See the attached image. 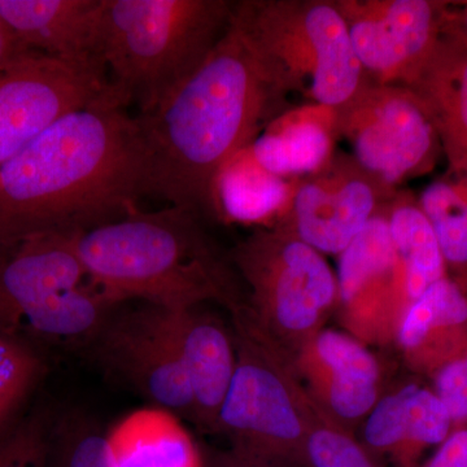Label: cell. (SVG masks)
<instances>
[{"label":"cell","instance_id":"6da1fadb","mask_svg":"<svg viewBox=\"0 0 467 467\" xmlns=\"http://www.w3.org/2000/svg\"><path fill=\"white\" fill-rule=\"evenodd\" d=\"M142 196L137 122L109 88L0 167V244L88 232L138 211Z\"/></svg>","mask_w":467,"mask_h":467},{"label":"cell","instance_id":"7a4b0ae2","mask_svg":"<svg viewBox=\"0 0 467 467\" xmlns=\"http://www.w3.org/2000/svg\"><path fill=\"white\" fill-rule=\"evenodd\" d=\"M287 97L229 23L187 81L155 109L134 117L146 196L214 213L217 174L287 110Z\"/></svg>","mask_w":467,"mask_h":467},{"label":"cell","instance_id":"3957f363","mask_svg":"<svg viewBox=\"0 0 467 467\" xmlns=\"http://www.w3.org/2000/svg\"><path fill=\"white\" fill-rule=\"evenodd\" d=\"M198 218L173 205L150 213L138 209L78 234L79 259L91 281L124 303L178 310L214 300L235 312L243 306Z\"/></svg>","mask_w":467,"mask_h":467},{"label":"cell","instance_id":"277c9868","mask_svg":"<svg viewBox=\"0 0 467 467\" xmlns=\"http://www.w3.org/2000/svg\"><path fill=\"white\" fill-rule=\"evenodd\" d=\"M226 0H101L98 55L126 109L149 113L204 63L230 23Z\"/></svg>","mask_w":467,"mask_h":467},{"label":"cell","instance_id":"5b68a950","mask_svg":"<svg viewBox=\"0 0 467 467\" xmlns=\"http://www.w3.org/2000/svg\"><path fill=\"white\" fill-rule=\"evenodd\" d=\"M230 24L285 95L337 109L370 82L335 0L233 2Z\"/></svg>","mask_w":467,"mask_h":467},{"label":"cell","instance_id":"8992f818","mask_svg":"<svg viewBox=\"0 0 467 467\" xmlns=\"http://www.w3.org/2000/svg\"><path fill=\"white\" fill-rule=\"evenodd\" d=\"M236 367L218 416V434L244 451L291 467H308L306 442L324 410L299 382L294 364L254 324L233 312Z\"/></svg>","mask_w":467,"mask_h":467},{"label":"cell","instance_id":"52a82bcc","mask_svg":"<svg viewBox=\"0 0 467 467\" xmlns=\"http://www.w3.org/2000/svg\"><path fill=\"white\" fill-rule=\"evenodd\" d=\"M233 261L250 285L245 312L292 361L337 303V275L285 221L259 227L234 250Z\"/></svg>","mask_w":467,"mask_h":467},{"label":"cell","instance_id":"ba28073f","mask_svg":"<svg viewBox=\"0 0 467 467\" xmlns=\"http://www.w3.org/2000/svg\"><path fill=\"white\" fill-rule=\"evenodd\" d=\"M337 112V138L356 162L386 186L430 173L442 153L431 113L416 91L368 82Z\"/></svg>","mask_w":467,"mask_h":467},{"label":"cell","instance_id":"9c48e42d","mask_svg":"<svg viewBox=\"0 0 467 467\" xmlns=\"http://www.w3.org/2000/svg\"><path fill=\"white\" fill-rule=\"evenodd\" d=\"M88 344L107 370L152 407L195 422L192 387L161 306H119Z\"/></svg>","mask_w":467,"mask_h":467},{"label":"cell","instance_id":"30bf717a","mask_svg":"<svg viewBox=\"0 0 467 467\" xmlns=\"http://www.w3.org/2000/svg\"><path fill=\"white\" fill-rule=\"evenodd\" d=\"M368 81L408 86L447 24L448 2L335 0Z\"/></svg>","mask_w":467,"mask_h":467},{"label":"cell","instance_id":"8fae6325","mask_svg":"<svg viewBox=\"0 0 467 467\" xmlns=\"http://www.w3.org/2000/svg\"><path fill=\"white\" fill-rule=\"evenodd\" d=\"M106 73L32 55L0 72V167L61 117L109 90Z\"/></svg>","mask_w":467,"mask_h":467},{"label":"cell","instance_id":"7c38bea8","mask_svg":"<svg viewBox=\"0 0 467 467\" xmlns=\"http://www.w3.org/2000/svg\"><path fill=\"white\" fill-rule=\"evenodd\" d=\"M396 193L352 155L335 152L324 169L301 178L284 221L310 247L339 254Z\"/></svg>","mask_w":467,"mask_h":467},{"label":"cell","instance_id":"4fadbf2b","mask_svg":"<svg viewBox=\"0 0 467 467\" xmlns=\"http://www.w3.org/2000/svg\"><path fill=\"white\" fill-rule=\"evenodd\" d=\"M389 204L339 254L337 301L344 306L347 324L359 337L386 327L408 304L404 273L389 230Z\"/></svg>","mask_w":467,"mask_h":467},{"label":"cell","instance_id":"5bb4252c","mask_svg":"<svg viewBox=\"0 0 467 467\" xmlns=\"http://www.w3.org/2000/svg\"><path fill=\"white\" fill-rule=\"evenodd\" d=\"M292 364L316 404L347 429L368 417L380 399L376 356L348 334L322 328Z\"/></svg>","mask_w":467,"mask_h":467},{"label":"cell","instance_id":"9a60e30c","mask_svg":"<svg viewBox=\"0 0 467 467\" xmlns=\"http://www.w3.org/2000/svg\"><path fill=\"white\" fill-rule=\"evenodd\" d=\"M162 313L192 387L193 423L217 432L221 407L235 373L234 335L202 306L178 310L162 308Z\"/></svg>","mask_w":467,"mask_h":467},{"label":"cell","instance_id":"2e32d148","mask_svg":"<svg viewBox=\"0 0 467 467\" xmlns=\"http://www.w3.org/2000/svg\"><path fill=\"white\" fill-rule=\"evenodd\" d=\"M451 422L434 389L409 383L378 400L362 427V444L393 467H420L430 448H438Z\"/></svg>","mask_w":467,"mask_h":467},{"label":"cell","instance_id":"e0dca14e","mask_svg":"<svg viewBox=\"0 0 467 467\" xmlns=\"http://www.w3.org/2000/svg\"><path fill=\"white\" fill-rule=\"evenodd\" d=\"M101 0H0V16L27 50L106 73L98 55Z\"/></svg>","mask_w":467,"mask_h":467},{"label":"cell","instance_id":"ac0fdd59","mask_svg":"<svg viewBox=\"0 0 467 467\" xmlns=\"http://www.w3.org/2000/svg\"><path fill=\"white\" fill-rule=\"evenodd\" d=\"M405 364L434 378L467 355V288L447 275L432 285L402 315L395 334Z\"/></svg>","mask_w":467,"mask_h":467},{"label":"cell","instance_id":"d6986e66","mask_svg":"<svg viewBox=\"0 0 467 467\" xmlns=\"http://www.w3.org/2000/svg\"><path fill=\"white\" fill-rule=\"evenodd\" d=\"M407 88L434 119L448 175L467 181V43L445 24L426 63Z\"/></svg>","mask_w":467,"mask_h":467},{"label":"cell","instance_id":"ffe728a7","mask_svg":"<svg viewBox=\"0 0 467 467\" xmlns=\"http://www.w3.org/2000/svg\"><path fill=\"white\" fill-rule=\"evenodd\" d=\"M337 140L334 109L306 104L288 109L264 129L250 149L257 162L287 180H301L324 169Z\"/></svg>","mask_w":467,"mask_h":467},{"label":"cell","instance_id":"44dd1931","mask_svg":"<svg viewBox=\"0 0 467 467\" xmlns=\"http://www.w3.org/2000/svg\"><path fill=\"white\" fill-rule=\"evenodd\" d=\"M300 180H287L261 167L250 149L223 165L213 186L214 213L230 223L272 227L291 211Z\"/></svg>","mask_w":467,"mask_h":467},{"label":"cell","instance_id":"7402d4cb","mask_svg":"<svg viewBox=\"0 0 467 467\" xmlns=\"http://www.w3.org/2000/svg\"><path fill=\"white\" fill-rule=\"evenodd\" d=\"M116 467H204L181 418L158 407L131 411L107 431Z\"/></svg>","mask_w":467,"mask_h":467},{"label":"cell","instance_id":"603a6c76","mask_svg":"<svg viewBox=\"0 0 467 467\" xmlns=\"http://www.w3.org/2000/svg\"><path fill=\"white\" fill-rule=\"evenodd\" d=\"M124 301L90 278L57 292L30 310L17 337L30 334L50 342L90 343Z\"/></svg>","mask_w":467,"mask_h":467},{"label":"cell","instance_id":"cb8c5ba5","mask_svg":"<svg viewBox=\"0 0 467 467\" xmlns=\"http://www.w3.org/2000/svg\"><path fill=\"white\" fill-rule=\"evenodd\" d=\"M389 230L410 306L436 282L448 275L438 239L418 199L398 192L389 208Z\"/></svg>","mask_w":467,"mask_h":467},{"label":"cell","instance_id":"d4e9b609","mask_svg":"<svg viewBox=\"0 0 467 467\" xmlns=\"http://www.w3.org/2000/svg\"><path fill=\"white\" fill-rule=\"evenodd\" d=\"M438 239L447 269L467 288V181L445 174L418 198Z\"/></svg>","mask_w":467,"mask_h":467},{"label":"cell","instance_id":"484cf974","mask_svg":"<svg viewBox=\"0 0 467 467\" xmlns=\"http://www.w3.org/2000/svg\"><path fill=\"white\" fill-rule=\"evenodd\" d=\"M45 364L23 337L0 331V441L17 426V417L41 380Z\"/></svg>","mask_w":467,"mask_h":467},{"label":"cell","instance_id":"4316f807","mask_svg":"<svg viewBox=\"0 0 467 467\" xmlns=\"http://www.w3.org/2000/svg\"><path fill=\"white\" fill-rule=\"evenodd\" d=\"M46 467H116L107 432L81 414L54 420Z\"/></svg>","mask_w":467,"mask_h":467},{"label":"cell","instance_id":"83f0119b","mask_svg":"<svg viewBox=\"0 0 467 467\" xmlns=\"http://www.w3.org/2000/svg\"><path fill=\"white\" fill-rule=\"evenodd\" d=\"M306 462L308 467H387L325 411L306 442Z\"/></svg>","mask_w":467,"mask_h":467},{"label":"cell","instance_id":"f1b7e54d","mask_svg":"<svg viewBox=\"0 0 467 467\" xmlns=\"http://www.w3.org/2000/svg\"><path fill=\"white\" fill-rule=\"evenodd\" d=\"M52 425L46 411L23 418L0 441V467H46Z\"/></svg>","mask_w":467,"mask_h":467},{"label":"cell","instance_id":"f546056e","mask_svg":"<svg viewBox=\"0 0 467 467\" xmlns=\"http://www.w3.org/2000/svg\"><path fill=\"white\" fill-rule=\"evenodd\" d=\"M432 380L450 414L451 430H467V355L442 368Z\"/></svg>","mask_w":467,"mask_h":467},{"label":"cell","instance_id":"4dcf8cb0","mask_svg":"<svg viewBox=\"0 0 467 467\" xmlns=\"http://www.w3.org/2000/svg\"><path fill=\"white\" fill-rule=\"evenodd\" d=\"M420 467H467V430H451L450 436Z\"/></svg>","mask_w":467,"mask_h":467},{"label":"cell","instance_id":"1f68e13d","mask_svg":"<svg viewBox=\"0 0 467 467\" xmlns=\"http://www.w3.org/2000/svg\"><path fill=\"white\" fill-rule=\"evenodd\" d=\"M32 55L0 16V72Z\"/></svg>","mask_w":467,"mask_h":467},{"label":"cell","instance_id":"d6a6232c","mask_svg":"<svg viewBox=\"0 0 467 467\" xmlns=\"http://www.w3.org/2000/svg\"><path fill=\"white\" fill-rule=\"evenodd\" d=\"M204 467H291L284 465V463L275 462L261 459V457L252 456V454L244 453L232 450L227 451H218L209 459L208 462L204 459Z\"/></svg>","mask_w":467,"mask_h":467},{"label":"cell","instance_id":"836d02e7","mask_svg":"<svg viewBox=\"0 0 467 467\" xmlns=\"http://www.w3.org/2000/svg\"><path fill=\"white\" fill-rule=\"evenodd\" d=\"M448 26L467 43V2L454 3V5L453 3H450Z\"/></svg>","mask_w":467,"mask_h":467}]
</instances>
